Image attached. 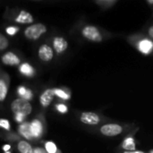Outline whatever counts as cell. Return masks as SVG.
<instances>
[{
  "label": "cell",
  "mask_w": 153,
  "mask_h": 153,
  "mask_svg": "<svg viewBox=\"0 0 153 153\" xmlns=\"http://www.w3.org/2000/svg\"><path fill=\"white\" fill-rule=\"evenodd\" d=\"M11 108H12V110L14 114L21 113V114L24 115L25 117L30 115L31 110H32L31 106L29 103V101L23 98L17 99L14 101H13Z\"/></svg>",
  "instance_id": "1"
},
{
  "label": "cell",
  "mask_w": 153,
  "mask_h": 153,
  "mask_svg": "<svg viewBox=\"0 0 153 153\" xmlns=\"http://www.w3.org/2000/svg\"><path fill=\"white\" fill-rule=\"evenodd\" d=\"M47 30L46 27L42 23H37L29 26L25 30V36L30 39H37Z\"/></svg>",
  "instance_id": "2"
},
{
  "label": "cell",
  "mask_w": 153,
  "mask_h": 153,
  "mask_svg": "<svg viewBox=\"0 0 153 153\" xmlns=\"http://www.w3.org/2000/svg\"><path fill=\"white\" fill-rule=\"evenodd\" d=\"M82 34L85 38L92 41L100 42L102 40V37L99 32L98 29L93 26H86L82 30Z\"/></svg>",
  "instance_id": "3"
},
{
  "label": "cell",
  "mask_w": 153,
  "mask_h": 153,
  "mask_svg": "<svg viewBox=\"0 0 153 153\" xmlns=\"http://www.w3.org/2000/svg\"><path fill=\"white\" fill-rule=\"evenodd\" d=\"M122 127L116 124H108L105 125L101 127V133L106 136H115L122 133Z\"/></svg>",
  "instance_id": "4"
},
{
  "label": "cell",
  "mask_w": 153,
  "mask_h": 153,
  "mask_svg": "<svg viewBox=\"0 0 153 153\" xmlns=\"http://www.w3.org/2000/svg\"><path fill=\"white\" fill-rule=\"evenodd\" d=\"M81 121L86 125L94 126L100 122V117L97 114L92 112H84L81 116Z\"/></svg>",
  "instance_id": "5"
},
{
  "label": "cell",
  "mask_w": 153,
  "mask_h": 153,
  "mask_svg": "<svg viewBox=\"0 0 153 153\" xmlns=\"http://www.w3.org/2000/svg\"><path fill=\"white\" fill-rule=\"evenodd\" d=\"M39 56L43 61H49L53 57V50L48 45H43L39 50Z\"/></svg>",
  "instance_id": "6"
},
{
  "label": "cell",
  "mask_w": 153,
  "mask_h": 153,
  "mask_svg": "<svg viewBox=\"0 0 153 153\" xmlns=\"http://www.w3.org/2000/svg\"><path fill=\"white\" fill-rule=\"evenodd\" d=\"M56 95L55 93V89H48L46 90L42 95L40 96V103L43 107H48L50 102L52 101L54 96Z\"/></svg>",
  "instance_id": "7"
},
{
  "label": "cell",
  "mask_w": 153,
  "mask_h": 153,
  "mask_svg": "<svg viewBox=\"0 0 153 153\" xmlns=\"http://www.w3.org/2000/svg\"><path fill=\"white\" fill-rule=\"evenodd\" d=\"M2 62L4 65H18L20 63V59L17 57V56H15L13 53L12 52H8L6 54H4L2 56Z\"/></svg>",
  "instance_id": "8"
},
{
  "label": "cell",
  "mask_w": 153,
  "mask_h": 153,
  "mask_svg": "<svg viewBox=\"0 0 153 153\" xmlns=\"http://www.w3.org/2000/svg\"><path fill=\"white\" fill-rule=\"evenodd\" d=\"M53 45H54V48H55L56 53L64 52L67 48V46H68L67 41L65 39L60 38V37H57L54 39Z\"/></svg>",
  "instance_id": "9"
},
{
  "label": "cell",
  "mask_w": 153,
  "mask_h": 153,
  "mask_svg": "<svg viewBox=\"0 0 153 153\" xmlns=\"http://www.w3.org/2000/svg\"><path fill=\"white\" fill-rule=\"evenodd\" d=\"M19 131H20V133L26 139H32V138H34V135H33V133H32V130H31L30 124H28V123L22 124V126H20Z\"/></svg>",
  "instance_id": "10"
},
{
  "label": "cell",
  "mask_w": 153,
  "mask_h": 153,
  "mask_svg": "<svg viewBox=\"0 0 153 153\" xmlns=\"http://www.w3.org/2000/svg\"><path fill=\"white\" fill-rule=\"evenodd\" d=\"M139 49L143 54H149L153 49V42L149 39H143L139 43Z\"/></svg>",
  "instance_id": "11"
},
{
  "label": "cell",
  "mask_w": 153,
  "mask_h": 153,
  "mask_svg": "<svg viewBox=\"0 0 153 153\" xmlns=\"http://www.w3.org/2000/svg\"><path fill=\"white\" fill-rule=\"evenodd\" d=\"M16 22L20 23H31L33 22V17L26 11H22L16 18Z\"/></svg>",
  "instance_id": "12"
},
{
  "label": "cell",
  "mask_w": 153,
  "mask_h": 153,
  "mask_svg": "<svg viewBox=\"0 0 153 153\" xmlns=\"http://www.w3.org/2000/svg\"><path fill=\"white\" fill-rule=\"evenodd\" d=\"M30 126H31V130H32L34 137H36V138L39 137L41 135V134H42L41 123L39 120H34V121H32L30 123Z\"/></svg>",
  "instance_id": "13"
},
{
  "label": "cell",
  "mask_w": 153,
  "mask_h": 153,
  "mask_svg": "<svg viewBox=\"0 0 153 153\" xmlns=\"http://www.w3.org/2000/svg\"><path fill=\"white\" fill-rule=\"evenodd\" d=\"M18 150L19 152L22 153H31L33 152V150L31 149V146L26 143V142H20L19 144H18Z\"/></svg>",
  "instance_id": "14"
},
{
  "label": "cell",
  "mask_w": 153,
  "mask_h": 153,
  "mask_svg": "<svg viewBox=\"0 0 153 153\" xmlns=\"http://www.w3.org/2000/svg\"><path fill=\"white\" fill-rule=\"evenodd\" d=\"M20 71H21V73H22L24 75H27V76H31L34 74L33 68L29 64L22 65V66L20 67Z\"/></svg>",
  "instance_id": "15"
},
{
  "label": "cell",
  "mask_w": 153,
  "mask_h": 153,
  "mask_svg": "<svg viewBox=\"0 0 153 153\" xmlns=\"http://www.w3.org/2000/svg\"><path fill=\"white\" fill-rule=\"evenodd\" d=\"M122 147L126 150H129V151H133L135 149V143H134V141L133 138L129 137V138H126L124 143H123V145Z\"/></svg>",
  "instance_id": "16"
},
{
  "label": "cell",
  "mask_w": 153,
  "mask_h": 153,
  "mask_svg": "<svg viewBox=\"0 0 153 153\" xmlns=\"http://www.w3.org/2000/svg\"><path fill=\"white\" fill-rule=\"evenodd\" d=\"M7 93V86L3 80L0 81V100L4 101Z\"/></svg>",
  "instance_id": "17"
},
{
  "label": "cell",
  "mask_w": 153,
  "mask_h": 153,
  "mask_svg": "<svg viewBox=\"0 0 153 153\" xmlns=\"http://www.w3.org/2000/svg\"><path fill=\"white\" fill-rule=\"evenodd\" d=\"M45 147H46V152H48V153H55L57 152L56 146L55 145V143H53L51 142L47 143L46 145H45Z\"/></svg>",
  "instance_id": "18"
},
{
  "label": "cell",
  "mask_w": 153,
  "mask_h": 153,
  "mask_svg": "<svg viewBox=\"0 0 153 153\" xmlns=\"http://www.w3.org/2000/svg\"><path fill=\"white\" fill-rule=\"evenodd\" d=\"M55 93H56V96H58L59 98H61V99H63V100H68V99H70V95L67 94L66 92H65V91H62V90L56 89V90H55Z\"/></svg>",
  "instance_id": "19"
},
{
  "label": "cell",
  "mask_w": 153,
  "mask_h": 153,
  "mask_svg": "<svg viewBox=\"0 0 153 153\" xmlns=\"http://www.w3.org/2000/svg\"><path fill=\"white\" fill-rule=\"evenodd\" d=\"M8 45V41L4 35H0V49L4 50Z\"/></svg>",
  "instance_id": "20"
},
{
  "label": "cell",
  "mask_w": 153,
  "mask_h": 153,
  "mask_svg": "<svg viewBox=\"0 0 153 153\" xmlns=\"http://www.w3.org/2000/svg\"><path fill=\"white\" fill-rule=\"evenodd\" d=\"M0 126L1 127L6 129V130H9L10 129V125H9V122L7 120H4V119H2L0 121Z\"/></svg>",
  "instance_id": "21"
},
{
  "label": "cell",
  "mask_w": 153,
  "mask_h": 153,
  "mask_svg": "<svg viewBox=\"0 0 153 153\" xmlns=\"http://www.w3.org/2000/svg\"><path fill=\"white\" fill-rule=\"evenodd\" d=\"M17 31H18V28H16V27H9L6 29V32L9 35H14Z\"/></svg>",
  "instance_id": "22"
},
{
  "label": "cell",
  "mask_w": 153,
  "mask_h": 153,
  "mask_svg": "<svg viewBox=\"0 0 153 153\" xmlns=\"http://www.w3.org/2000/svg\"><path fill=\"white\" fill-rule=\"evenodd\" d=\"M22 98H23V99H25V100H31V99H32V93H31V91H30V90H27L26 92L22 96Z\"/></svg>",
  "instance_id": "23"
},
{
  "label": "cell",
  "mask_w": 153,
  "mask_h": 153,
  "mask_svg": "<svg viewBox=\"0 0 153 153\" xmlns=\"http://www.w3.org/2000/svg\"><path fill=\"white\" fill-rule=\"evenodd\" d=\"M24 117H25V116L22 115V114H21V113L15 114V120H16L17 122H19V123H22V122L24 120Z\"/></svg>",
  "instance_id": "24"
},
{
  "label": "cell",
  "mask_w": 153,
  "mask_h": 153,
  "mask_svg": "<svg viewBox=\"0 0 153 153\" xmlns=\"http://www.w3.org/2000/svg\"><path fill=\"white\" fill-rule=\"evenodd\" d=\"M57 110L61 113H66L67 112V107L63 105V104H60L57 106Z\"/></svg>",
  "instance_id": "25"
},
{
  "label": "cell",
  "mask_w": 153,
  "mask_h": 153,
  "mask_svg": "<svg viewBox=\"0 0 153 153\" xmlns=\"http://www.w3.org/2000/svg\"><path fill=\"white\" fill-rule=\"evenodd\" d=\"M26 91H27V89H25L24 87H19L18 88V94L20 96H22L26 92Z\"/></svg>",
  "instance_id": "26"
},
{
  "label": "cell",
  "mask_w": 153,
  "mask_h": 153,
  "mask_svg": "<svg viewBox=\"0 0 153 153\" xmlns=\"http://www.w3.org/2000/svg\"><path fill=\"white\" fill-rule=\"evenodd\" d=\"M33 152H35V153H44V152H45V151H44L43 149H35V150L33 151Z\"/></svg>",
  "instance_id": "27"
},
{
  "label": "cell",
  "mask_w": 153,
  "mask_h": 153,
  "mask_svg": "<svg viewBox=\"0 0 153 153\" xmlns=\"http://www.w3.org/2000/svg\"><path fill=\"white\" fill-rule=\"evenodd\" d=\"M10 148H11V146H10V145H4L3 149H4V152H7Z\"/></svg>",
  "instance_id": "28"
},
{
  "label": "cell",
  "mask_w": 153,
  "mask_h": 153,
  "mask_svg": "<svg viewBox=\"0 0 153 153\" xmlns=\"http://www.w3.org/2000/svg\"><path fill=\"white\" fill-rule=\"evenodd\" d=\"M149 33H150V35H151V36L153 38V26L150 28V30H149Z\"/></svg>",
  "instance_id": "29"
},
{
  "label": "cell",
  "mask_w": 153,
  "mask_h": 153,
  "mask_svg": "<svg viewBox=\"0 0 153 153\" xmlns=\"http://www.w3.org/2000/svg\"><path fill=\"white\" fill-rule=\"evenodd\" d=\"M148 2L151 3V4H153V0H148Z\"/></svg>",
  "instance_id": "30"
},
{
  "label": "cell",
  "mask_w": 153,
  "mask_h": 153,
  "mask_svg": "<svg viewBox=\"0 0 153 153\" xmlns=\"http://www.w3.org/2000/svg\"><path fill=\"white\" fill-rule=\"evenodd\" d=\"M153 152V151H152V152Z\"/></svg>",
  "instance_id": "31"
}]
</instances>
